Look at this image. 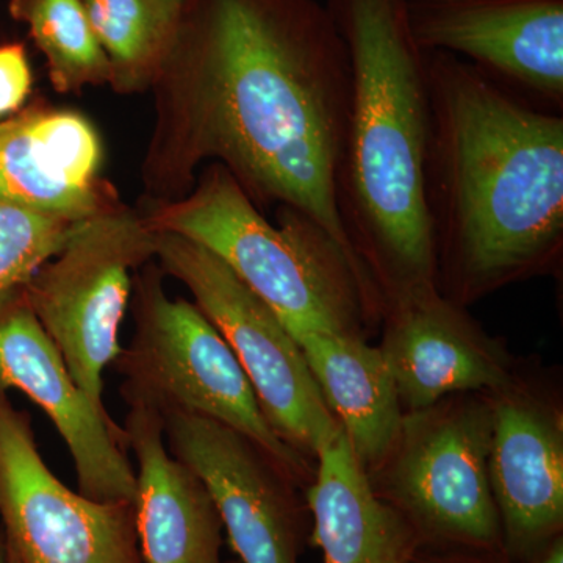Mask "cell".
<instances>
[{
	"instance_id": "7a4b0ae2",
	"label": "cell",
	"mask_w": 563,
	"mask_h": 563,
	"mask_svg": "<svg viewBox=\"0 0 563 563\" xmlns=\"http://www.w3.org/2000/svg\"><path fill=\"white\" fill-rule=\"evenodd\" d=\"M426 60L437 290L470 307L561 266L563 114L533 109L446 52Z\"/></svg>"
},
{
	"instance_id": "4316f807",
	"label": "cell",
	"mask_w": 563,
	"mask_h": 563,
	"mask_svg": "<svg viewBox=\"0 0 563 563\" xmlns=\"http://www.w3.org/2000/svg\"><path fill=\"white\" fill-rule=\"evenodd\" d=\"M224 563H242L239 561V559H235V561H229V562H224Z\"/></svg>"
},
{
	"instance_id": "277c9868",
	"label": "cell",
	"mask_w": 563,
	"mask_h": 563,
	"mask_svg": "<svg viewBox=\"0 0 563 563\" xmlns=\"http://www.w3.org/2000/svg\"><path fill=\"white\" fill-rule=\"evenodd\" d=\"M146 220L213 252L295 340L310 332L365 339L366 325L383 317L373 282L331 233L291 207H279L272 224L220 163Z\"/></svg>"
},
{
	"instance_id": "9a60e30c",
	"label": "cell",
	"mask_w": 563,
	"mask_h": 563,
	"mask_svg": "<svg viewBox=\"0 0 563 563\" xmlns=\"http://www.w3.org/2000/svg\"><path fill=\"white\" fill-rule=\"evenodd\" d=\"M102 143L76 111L32 109L0 121V203L81 222L117 209L99 180Z\"/></svg>"
},
{
	"instance_id": "30bf717a",
	"label": "cell",
	"mask_w": 563,
	"mask_h": 563,
	"mask_svg": "<svg viewBox=\"0 0 563 563\" xmlns=\"http://www.w3.org/2000/svg\"><path fill=\"white\" fill-rule=\"evenodd\" d=\"M174 457L201 477L242 563H299L312 517L299 487L257 444L199 415H162Z\"/></svg>"
},
{
	"instance_id": "52a82bcc",
	"label": "cell",
	"mask_w": 563,
	"mask_h": 563,
	"mask_svg": "<svg viewBox=\"0 0 563 563\" xmlns=\"http://www.w3.org/2000/svg\"><path fill=\"white\" fill-rule=\"evenodd\" d=\"M152 257L150 222L117 207L77 224L58 254L22 287L70 376L101 409L107 410L103 373L124 350L120 331L132 274Z\"/></svg>"
},
{
	"instance_id": "6da1fadb",
	"label": "cell",
	"mask_w": 563,
	"mask_h": 563,
	"mask_svg": "<svg viewBox=\"0 0 563 563\" xmlns=\"http://www.w3.org/2000/svg\"><path fill=\"white\" fill-rule=\"evenodd\" d=\"M154 87L155 187L179 191L181 181L184 195L196 166L217 161L255 206L302 211L368 276L336 210L351 68L324 3L187 0Z\"/></svg>"
},
{
	"instance_id": "484cf974",
	"label": "cell",
	"mask_w": 563,
	"mask_h": 563,
	"mask_svg": "<svg viewBox=\"0 0 563 563\" xmlns=\"http://www.w3.org/2000/svg\"><path fill=\"white\" fill-rule=\"evenodd\" d=\"M7 561H9V563H18L16 561H14L13 558H11V555L9 554V551H7Z\"/></svg>"
},
{
	"instance_id": "9c48e42d",
	"label": "cell",
	"mask_w": 563,
	"mask_h": 563,
	"mask_svg": "<svg viewBox=\"0 0 563 563\" xmlns=\"http://www.w3.org/2000/svg\"><path fill=\"white\" fill-rule=\"evenodd\" d=\"M0 523L18 563H144L135 504L95 501L51 472L31 417L0 390Z\"/></svg>"
},
{
	"instance_id": "7c38bea8",
	"label": "cell",
	"mask_w": 563,
	"mask_h": 563,
	"mask_svg": "<svg viewBox=\"0 0 563 563\" xmlns=\"http://www.w3.org/2000/svg\"><path fill=\"white\" fill-rule=\"evenodd\" d=\"M10 388L27 395L60 433L80 495L135 504L136 473L128 457L124 428L73 379L22 288L0 299V390Z\"/></svg>"
},
{
	"instance_id": "d4e9b609",
	"label": "cell",
	"mask_w": 563,
	"mask_h": 563,
	"mask_svg": "<svg viewBox=\"0 0 563 563\" xmlns=\"http://www.w3.org/2000/svg\"><path fill=\"white\" fill-rule=\"evenodd\" d=\"M0 563H9V561H7L5 539H3L2 531H0Z\"/></svg>"
},
{
	"instance_id": "8992f818",
	"label": "cell",
	"mask_w": 563,
	"mask_h": 563,
	"mask_svg": "<svg viewBox=\"0 0 563 563\" xmlns=\"http://www.w3.org/2000/svg\"><path fill=\"white\" fill-rule=\"evenodd\" d=\"M492 429L490 393H459L404 412L398 440L368 477L418 543L504 551L488 476Z\"/></svg>"
},
{
	"instance_id": "cb8c5ba5",
	"label": "cell",
	"mask_w": 563,
	"mask_h": 563,
	"mask_svg": "<svg viewBox=\"0 0 563 563\" xmlns=\"http://www.w3.org/2000/svg\"><path fill=\"white\" fill-rule=\"evenodd\" d=\"M525 563H563V533L544 544L539 553Z\"/></svg>"
},
{
	"instance_id": "7402d4cb",
	"label": "cell",
	"mask_w": 563,
	"mask_h": 563,
	"mask_svg": "<svg viewBox=\"0 0 563 563\" xmlns=\"http://www.w3.org/2000/svg\"><path fill=\"white\" fill-rule=\"evenodd\" d=\"M32 90V69L22 44L0 46V118L24 106Z\"/></svg>"
},
{
	"instance_id": "ba28073f",
	"label": "cell",
	"mask_w": 563,
	"mask_h": 563,
	"mask_svg": "<svg viewBox=\"0 0 563 563\" xmlns=\"http://www.w3.org/2000/svg\"><path fill=\"white\" fill-rule=\"evenodd\" d=\"M154 231L155 258L163 272L190 290L196 306L224 336L273 431L317 462L318 451L342 428L325 406L299 343L213 252L177 233Z\"/></svg>"
},
{
	"instance_id": "44dd1931",
	"label": "cell",
	"mask_w": 563,
	"mask_h": 563,
	"mask_svg": "<svg viewBox=\"0 0 563 563\" xmlns=\"http://www.w3.org/2000/svg\"><path fill=\"white\" fill-rule=\"evenodd\" d=\"M77 224L0 203V299L58 254Z\"/></svg>"
},
{
	"instance_id": "d6986e66",
	"label": "cell",
	"mask_w": 563,
	"mask_h": 563,
	"mask_svg": "<svg viewBox=\"0 0 563 563\" xmlns=\"http://www.w3.org/2000/svg\"><path fill=\"white\" fill-rule=\"evenodd\" d=\"M120 92L154 87L172 54L187 0H81Z\"/></svg>"
},
{
	"instance_id": "ac0fdd59",
	"label": "cell",
	"mask_w": 563,
	"mask_h": 563,
	"mask_svg": "<svg viewBox=\"0 0 563 563\" xmlns=\"http://www.w3.org/2000/svg\"><path fill=\"white\" fill-rule=\"evenodd\" d=\"M310 372L366 474L390 453L404 409L379 347L365 339L310 332L299 336Z\"/></svg>"
},
{
	"instance_id": "ffe728a7",
	"label": "cell",
	"mask_w": 563,
	"mask_h": 563,
	"mask_svg": "<svg viewBox=\"0 0 563 563\" xmlns=\"http://www.w3.org/2000/svg\"><path fill=\"white\" fill-rule=\"evenodd\" d=\"M11 13L29 25L46 57L55 90L110 84L109 58L81 0H11Z\"/></svg>"
},
{
	"instance_id": "5bb4252c",
	"label": "cell",
	"mask_w": 563,
	"mask_h": 563,
	"mask_svg": "<svg viewBox=\"0 0 563 563\" xmlns=\"http://www.w3.org/2000/svg\"><path fill=\"white\" fill-rule=\"evenodd\" d=\"M379 351L404 412L426 409L459 393H492L514 377L509 352L437 288L385 306Z\"/></svg>"
},
{
	"instance_id": "603a6c76",
	"label": "cell",
	"mask_w": 563,
	"mask_h": 563,
	"mask_svg": "<svg viewBox=\"0 0 563 563\" xmlns=\"http://www.w3.org/2000/svg\"><path fill=\"white\" fill-rule=\"evenodd\" d=\"M402 563H514L504 551L418 543Z\"/></svg>"
},
{
	"instance_id": "5b68a950",
	"label": "cell",
	"mask_w": 563,
	"mask_h": 563,
	"mask_svg": "<svg viewBox=\"0 0 563 563\" xmlns=\"http://www.w3.org/2000/svg\"><path fill=\"white\" fill-rule=\"evenodd\" d=\"M133 313L135 335L114 362L125 404L221 422L257 444L301 490L312 484L317 462L273 431L231 346L196 303L169 298L147 269L136 280Z\"/></svg>"
},
{
	"instance_id": "3957f363",
	"label": "cell",
	"mask_w": 563,
	"mask_h": 563,
	"mask_svg": "<svg viewBox=\"0 0 563 563\" xmlns=\"http://www.w3.org/2000/svg\"><path fill=\"white\" fill-rule=\"evenodd\" d=\"M324 5L351 68L336 210L384 310L401 296L437 288L426 207L428 60L410 31L406 0H325Z\"/></svg>"
},
{
	"instance_id": "8fae6325",
	"label": "cell",
	"mask_w": 563,
	"mask_h": 563,
	"mask_svg": "<svg viewBox=\"0 0 563 563\" xmlns=\"http://www.w3.org/2000/svg\"><path fill=\"white\" fill-rule=\"evenodd\" d=\"M424 52H446L548 113L563 111V0H406Z\"/></svg>"
},
{
	"instance_id": "e0dca14e",
	"label": "cell",
	"mask_w": 563,
	"mask_h": 563,
	"mask_svg": "<svg viewBox=\"0 0 563 563\" xmlns=\"http://www.w3.org/2000/svg\"><path fill=\"white\" fill-rule=\"evenodd\" d=\"M310 542L325 563H402L418 544L409 523L380 499L343 431L318 451L306 488Z\"/></svg>"
},
{
	"instance_id": "4fadbf2b",
	"label": "cell",
	"mask_w": 563,
	"mask_h": 563,
	"mask_svg": "<svg viewBox=\"0 0 563 563\" xmlns=\"http://www.w3.org/2000/svg\"><path fill=\"white\" fill-rule=\"evenodd\" d=\"M490 398L488 476L504 553L525 563L563 533L562 402L542 379L518 368Z\"/></svg>"
},
{
	"instance_id": "2e32d148",
	"label": "cell",
	"mask_w": 563,
	"mask_h": 563,
	"mask_svg": "<svg viewBox=\"0 0 563 563\" xmlns=\"http://www.w3.org/2000/svg\"><path fill=\"white\" fill-rule=\"evenodd\" d=\"M128 407L124 432L139 463L135 515L144 563H224V528L206 484L169 451L157 410Z\"/></svg>"
}]
</instances>
